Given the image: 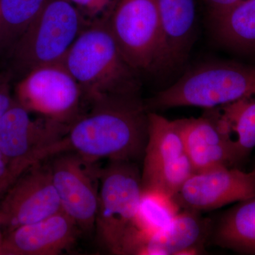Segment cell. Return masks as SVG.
Wrapping results in <instances>:
<instances>
[{"mask_svg": "<svg viewBox=\"0 0 255 255\" xmlns=\"http://www.w3.org/2000/svg\"><path fill=\"white\" fill-rule=\"evenodd\" d=\"M218 117L233 139L241 162L255 148V96L216 107Z\"/></svg>", "mask_w": 255, "mask_h": 255, "instance_id": "obj_20", "label": "cell"}, {"mask_svg": "<svg viewBox=\"0 0 255 255\" xmlns=\"http://www.w3.org/2000/svg\"><path fill=\"white\" fill-rule=\"evenodd\" d=\"M43 162L26 169L0 199V219L5 234L61 211L49 164Z\"/></svg>", "mask_w": 255, "mask_h": 255, "instance_id": "obj_11", "label": "cell"}, {"mask_svg": "<svg viewBox=\"0 0 255 255\" xmlns=\"http://www.w3.org/2000/svg\"><path fill=\"white\" fill-rule=\"evenodd\" d=\"M214 241L221 248L255 255V196L240 201L223 215Z\"/></svg>", "mask_w": 255, "mask_h": 255, "instance_id": "obj_17", "label": "cell"}, {"mask_svg": "<svg viewBox=\"0 0 255 255\" xmlns=\"http://www.w3.org/2000/svg\"><path fill=\"white\" fill-rule=\"evenodd\" d=\"M89 21L107 18L118 0H69Z\"/></svg>", "mask_w": 255, "mask_h": 255, "instance_id": "obj_22", "label": "cell"}, {"mask_svg": "<svg viewBox=\"0 0 255 255\" xmlns=\"http://www.w3.org/2000/svg\"><path fill=\"white\" fill-rule=\"evenodd\" d=\"M255 96V66L232 61L194 67L177 82L145 102L150 112L175 107L209 110Z\"/></svg>", "mask_w": 255, "mask_h": 255, "instance_id": "obj_3", "label": "cell"}, {"mask_svg": "<svg viewBox=\"0 0 255 255\" xmlns=\"http://www.w3.org/2000/svg\"><path fill=\"white\" fill-rule=\"evenodd\" d=\"M52 157L50 172L62 210L80 231L91 233L95 229L101 168L71 151Z\"/></svg>", "mask_w": 255, "mask_h": 255, "instance_id": "obj_10", "label": "cell"}, {"mask_svg": "<svg viewBox=\"0 0 255 255\" xmlns=\"http://www.w3.org/2000/svg\"><path fill=\"white\" fill-rule=\"evenodd\" d=\"M209 18L214 34L224 46L238 51H255V0H244Z\"/></svg>", "mask_w": 255, "mask_h": 255, "instance_id": "obj_18", "label": "cell"}, {"mask_svg": "<svg viewBox=\"0 0 255 255\" xmlns=\"http://www.w3.org/2000/svg\"><path fill=\"white\" fill-rule=\"evenodd\" d=\"M89 105L69 127L57 155L71 151L92 162L143 157L149 111L141 97H110Z\"/></svg>", "mask_w": 255, "mask_h": 255, "instance_id": "obj_1", "label": "cell"}, {"mask_svg": "<svg viewBox=\"0 0 255 255\" xmlns=\"http://www.w3.org/2000/svg\"><path fill=\"white\" fill-rule=\"evenodd\" d=\"M255 196V167L226 166L194 172L173 196L181 209L211 211Z\"/></svg>", "mask_w": 255, "mask_h": 255, "instance_id": "obj_12", "label": "cell"}, {"mask_svg": "<svg viewBox=\"0 0 255 255\" xmlns=\"http://www.w3.org/2000/svg\"><path fill=\"white\" fill-rule=\"evenodd\" d=\"M90 22L69 0H49L6 58L13 82L38 67L61 63Z\"/></svg>", "mask_w": 255, "mask_h": 255, "instance_id": "obj_4", "label": "cell"}, {"mask_svg": "<svg viewBox=\"0 0 255 255\" xmlns=\"http://www.w3.org/2000/svg\"><path fill=\"white\" fill-rule=\"evenodd\" d=\"M243 1L244 0H204L209 11V18L222 14Z\"/></svg>", "mask_w": 255, "mask_h": 255, "instance_id": "obj_24", "label": "cell"}, {"mask_svg": "<svg viewBox=\"0 0 255 255\" xmlns=\"http://www.w3.org/2000/svg\"><path fill=\"white\" fill-rule=\"evenodd\" d=\"M210 229L209 220L199 212L181 210L167 227L142 242L136 255L199 254Z\"/></svg>", "mask_w": 255, "mask_h": 255, "instance_id": "obj_15", "label": "cell"}, {"mask_svg": "<svg viewBox=\"0 0 255 255\" xmlns=\"http://www.w3.org/2000/svg\"><path fill=\"white\" fill-rule=\"evenodd\" d=\"M14 98L30 113L70 127L83 112L80 85L58 63L38 67L15 82Z\"/></svg>", "mask_w": 255, "mask_h": 255, "instance_id": "obj_8", "label": "cell"}, {"mask_svg": "<svg viewBox=\"0 0 255 255\" xmlns=\"http://www.w3.org/2000/svg\"><path fill=\"white\" fill-rule=\"evenodd\" d=\"M195 172L241 163L234 141L219 122L214 109L200 117L175 120Z\"/></svg>", "mask_w": 255, "mask_h": 255, "instance_id": "obj_13", "label": "cell"}, {"mask_svg": "<svg viewBox=\"0 0 255 255\" xmlns=\"http://www.w3.org/2000/svg\"><path fill=\"white\" fill-rule=\"evenodd\" d=\"M12 77L7 69L0 71V119L9 110L14 101V96L11 94Z\"/></svg>", "mask_w": 255, "mask_h": 255, "instance_id": "obj_23", "label": "cell"}, {"mask_svg": "<svg viewBox=\"0 0 255 255\" xmlns=\"http://www.w3.org/2000/svg\"><path fill=\"white\" fill-rule=\"evenodd\" d=\"M141 192V174L135 162L109 160L101 168L95 230L112 254L123 255L135 231Z\"/></svg>", "mask_w": 255, "mask_h": 255, "instance_id": "obj_5", "label": "cell"}, {"mask_svg": "<svg viewBox=\"0 0 255 255\" xmlns=\"http://www.w3.org/2000/svg\"><path fill=\"white\" fill-rule=\"evenodd\" d=\"M79 229L61 210L47 219L15 228L5 234L0 255H58L70 250Z\"/></svg>", "mask_w": 255, "mask_h": 255, "instance_id": "obj_14", "label": "cell"}, {"mask_svg": "<svg viewBox=\"0 0 255 255\" xmlns=\"http://www.w3.org/2000/svg\"><path fill=\"white\" fill-rule=\"evenodd\" d=\"M105 19L132 68L140 74L162 70V28L156 0H118Z\"/></svg>", "mask_w": 255, "mask_h": 255, "instance_id": "obj_6", "label": "cell"}, {"mask_svg": "<svg viewBox=\"0 0 255 255\" xmlns=\"http://www.w3.org/2000/svg\"><path fill=\"white\" fill-rule=\"evenodd\" d=\"M181 210L172 196L153 189H142L130 254L136 255L142 242L167 227Z\"/></svg>", "mask_w": 255, "mask_h": 255, "instance_id": "obj_19", "label": "cell"}, {"mask_svg": "<svg viewBox=\"0 0 255 255\" xmlns=\"http://www.w3.org/2000/svg\"><path fill=\"white\" fill-rule=\"evenodd\" d=\"M162 34V69L187 60L196 21L195 0H156Z\"/></svg>", "mask_w": 255, "mask_h": 255, "instance_id": "obj_16", "label": "cell"}, {"mask_svg": "<svg viewBox=\"0 0 255 255\" xmlns=\"http://www.w3.org/2000/svg\"><path fill=\"white\" fill-rule=\"evenodd\" d=\"M49 0H0V59L14 45Z\"/></svg>", "mask_w": 255, "mask_h": 255, "instance_id": "obj_21", "label": "cell"}, {"mask_svg": "<svg viewBox=\"0 0 255 255\" xmlns=\"http://www.w3.org/2000/svg\"><path fill=\"white\" fill-rule=\"evenodd\" d=\"M14 181V178L10 172L6 159L0 151V194L4 196L5 192Z\"/></svg>", "mask_w": 255, "mask_h": 255, "instance_id": "obj_25", "label": "cell"}, {"mask_svg": "<svg viewBox=\"0 0 255 255\" xmlns=\"http://www.w3.org/2000/svg\"><path fill=\"white\" fill-rule=\"evenodd\" d=\"M1 197H2V195H1V194H0V199H1Z\"/></svg>", "mask_w": 255, "mask_h": 255, "instance_id": "obj_27", "label": "cell"}, {"mask_svg": "<svg viewBox=\"0 0 255 255\" xmlns=\"http://www.w3.org/2000/svg\"><path fill=\"white\" fill-rule=\"evenodd\" d=\"M62 63L88 105L110 97H140V73L124 58L105 18L88 23Z\"/></svg>", "mask_w": 255, "mask_h": 255, "instance_id": "obj_2", "label": "cell"}, {"mask_svg": "<svg viewBox=\"0 0 255 255\" xmlns=\"http://www.w3.org/2000/svg\"><path fill=\"white\" fill-rule=\"evenodd\" d=\"M5 236L4 228H3L2 223H1V219H0V248L2 245L3 241Z\"/></svg>", "mask_w": 255, "mask_h": 255, "instance_id": "obj_26", "label": "cell"}, {"mask_svg": "<svg viewBox=\"0 0 255 255\" xmlns=\"http://www.w3.org/2000/svg\"><path fill=\"white\" fill-rule=\"evenodd\" d=\"M141 173L142 189L173 196L195 172L175 120L149 112L147 140Z\"/></svg>", "mask_w": 255, "mask_h": 255, "instance_id": "obj_9", "label": "cell"}, {"mask_svg": "<svg viewBox=\"0 0 255 255\" xmlns=\"http://www.w3.org/2000/svg\"><path fill=\"white\" fill-rule=\"evenodd\" d=\"M69 127L31 113L15 100L0 119V151L15 180L37 162L56 155Z\"/></svg>", "mask_w": 255, "mask_h": 255, "instance_id": "obj_7", "label": "cell"}]
</instances>
